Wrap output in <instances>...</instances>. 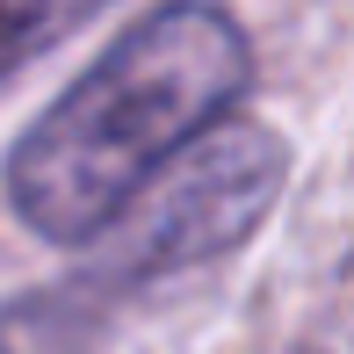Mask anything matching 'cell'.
Returning a JSON list of instances; mask_svg holds the SVG:
<instances>
[{
    "mask_svg": "<svg viewBox=\"0 0 354 354\" xmlns=\"http://www.w3.org/2000/svg\"><path fill=\"white\" fill-rule=\"evenodd\" d=\"M253 44L210 0H167L131 22L8 152V203L51 246H87L181 145L239 109Z\"/></svg>",
    "mask_w": 354,
    "mask_h": 354,
    "instance_id": "6da1fadb",
    "label": "cell"
},
{
    "mask_svg": "<svg viewBox=\"0 0 354 354\" xmlns=\"http://www.w3.org/2000/svg\"><path fill=\"white\" fill-rule=\"evenodd\" d=\"M109 0H0V87L44 58L51 44H66L80 22H94Z\"/></svg>",
    "mask_w": 354,
    "mask_h": 354,
    "instance_id": "3957f363",
    "label": "cell"
},
{
    "mask_svg": "<svg viewBox=\"0 0 354 354\" xmlns=\"http://www.w3.org/2000/svg\"><path fill=\"white\" fill-rule=\"evenodd\" d=\"M282 174H289V152L268 123H246V116L210 123L109 224V261L87 275V289L109 304L116 289H138V282H159V275H181V268L232 253L268 217Z\"/></svg>",
    "mask_w": 354,
    "mask_h": 354,
    "instance_id": "7a4b0ae2",
    "label": "cell"
}]
</instances>
